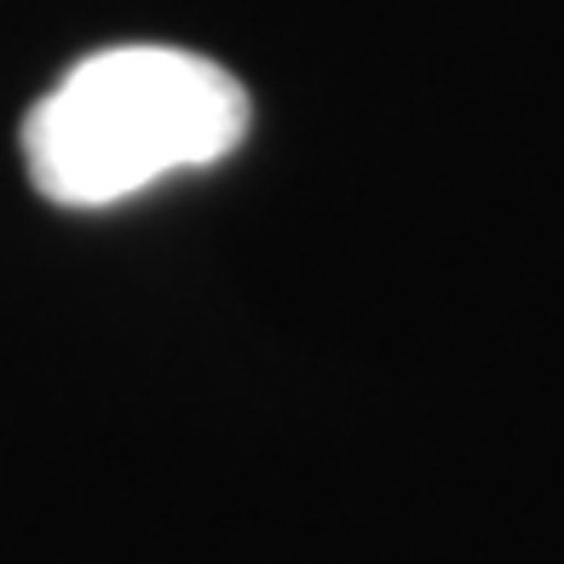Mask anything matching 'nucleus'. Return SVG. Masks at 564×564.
<instances>
[{
    "mask_svg": "<svg viewBox=\"0 0 564 564\" xmlns=\"http://www.w3.org/2000/svg\"><path fill=\"white\" fill-rule=\"evenodd\" d=\"M248 133V93L178 46L82 58L23 121V162L58 208H110L173 173L214 167Z\"/></svg>",
    "mask_w": 564,
    "mask_h": 564,
    "instance_id": "nucleus-1",
    "label": "nucleus"
}]
</instances>
